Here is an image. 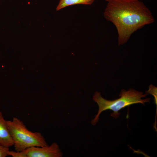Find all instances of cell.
<instances>
[{
  "label": "cell",
  "instance_id": "9",
  "mask_svg": "<svg viewBox=\"0 0 157 157\" xmlns=\"http://www.w3.org/2000/svg\"><path fill=\"white\" fill-rule=\"evenodd\" d=\"M9 147L0 144V157H6L9 156Z\"/></svg>",
  "mask_w": 157,
  "mask_h": 157
},
{
  "label": "cell",
  "instance_id": "2",
  "mask_svg": "<svg viewBox=\"0 0 157 157\" xmlns=\"http://www.w3.org/2000/svg\"><path fill=\"white\" fill-rule=\"evenodd\" d=\"M148 94L139 92L133 89L128 90H122L119 94L120 98L114 100H108L103 98L100 92L96 91L93 97V100L97 104L99 110L94 118L91 121V124L94 125L98 122L99 117L104 111L110 110L113 111L111 114L112 117L117 118L120 115L119 111L122 109L134 104L141 103L143 105L146 102H150V98L142 99Z\"/></svg>",
  "mask_w": 157,
  "mask_h": 157
},
{
  "label": "cell",
  "instance_id": "8",
  "mask_svg": "<svg viewBox=\"0 0 157 157\" xmlns=\"http://www.w3.org/2000/svg\"><path fill=\"white\" fill-rule=\"evenodd\" d=\"M9 156H10L13 157H27L26 154L24 151H9Z\"/></svg>",
  "mask_w": 157,
  "mask_h": 157
},
{
  "label": "cell",
  "instance_id": "5",
  "mask_svg": "<svg viewBox=\"0 0 157 157\" xmlns=\"http://www.w3.org/2000/svg\"><path fill=\"white\" fill-rule=\"evenodd\" d=\"M0 144L9 147L13 146V139L8 129L6 120L0 111Z\"/></svg>",
  "mask_w": 157,
  "mask_h": 157
},
{
  "label": "cell",
  "instance_id": "10",
  "mask_svg": "<svg viewBox=\"0 0 157 157\" xmlns=\"http://www.w3.org/2000/svg\"><path fill=\"white\" fill-rule=\"evenodd\" d=\"M106 0V1H107L108 2V1H109L112 0Z\"/></svg>",
  "mask_w": 157,
  "mask_h": 157
},
{
  "label": "cell",
  "instance_id": "4",
  "mask_svg": "<svg viewBox=\"0 0 157 157\" xmlns=\"http://www.w3.org/2000/svg\"><path fill=\"white\" fill-rule=\"evenodd\" d=\"M27 157H61L63 153L58 145L56 142L50 146L33 147L23 151Z\"/></svg>",
  "mask_w": 157,
  "mask_h": 157
},
{
  "label": "cell",
  "instance_id": "1",
  "mask_svg": "<svg viewBox=\"0 0 157 157\" xmlns=\"http://www.w3.org/2000/svg\"><path fill=\"white\" fill-rule=\"evenodd\" d=\"M140 1L112 0L108 2L104 16L117 28L118 45L126 43L134 32L154 21L150 10Z\"/></svg>",
  "mask_w": 157,
  "mask_h": 157
},
{
  "label": "cell",
  "instance_id": "6",
  "mask_svg": "<svg viewBox=\"0 0 157 157\" xmlns=\"http://www.w3.org/2000/svg\"><path fill=\"white\" fill-rule=\"evenodd\" d=\"M95 0H60L56 8V10L58 11L66 7L77 4L91 5Z\"/></svg>",
  "mask_w": 157,
  "mask_h": 157
},
{
  "label": "cell",
  "instance_id": "7",
  "mask_svg": "<svg viewBox=\"0 0 157 157\" xmlns=\"http://www.w3.org/2000/svg\"><path fill=\"white\" fill-rule=\"evenodd\" d=\"M146 92V93L147 94H150L154 96L155 103L157 105V87L151 84L149 86L148 90Z\"/></svg>",
  "mask_w": 157,
  "mask_h": 157
},
{
  "label": "cell",
  "instance_id": "3",
  "mask_svg": "<svg viewBox=\"0 0 157 157\" xmlns=\"http://www.w3.org/2000/svg\"><path fill=\"white\" fill-rule=\"evenodd\" d=\"M6 122L16 151H22L31 147L48 145L41 133L29 131L18 118L14 117L12 120H6Z\"/></svg>",
  "mask_w": 157,
  "mask_h": 157
}]
</instances>
